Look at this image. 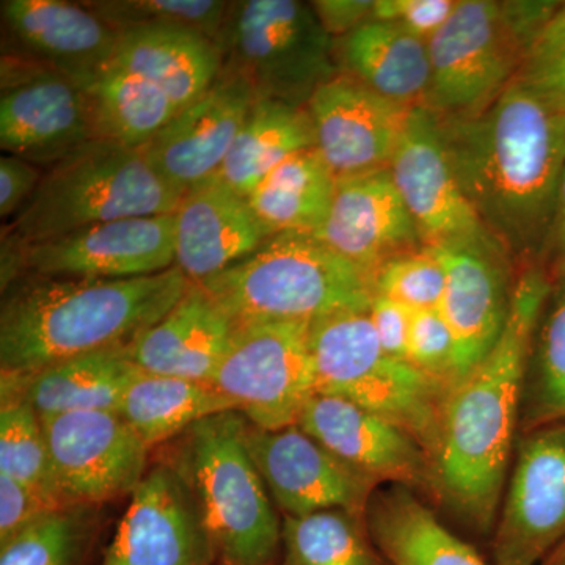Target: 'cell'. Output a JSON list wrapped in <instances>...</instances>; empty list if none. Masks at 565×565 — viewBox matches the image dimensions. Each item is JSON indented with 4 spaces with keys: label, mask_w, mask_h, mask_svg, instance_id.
<instances>
[{
    "label": "cell",
    "mask_w": 565,
    "mask_h": 565,
    "mask_svg": "<svg viewBox=\"0 0 565 565\" xmlns=\"http://www.w3.org/2000/svg\"><path fill=\"white\" fill-rule=\"evenodd\" d=\"M555 270L519 266L511 313L492 352L457 382L433 455L434 500L468 530L492 535L520 430L523 384Z\"/></svg>",
    "instance_id": "6da1fadb"
},
{
    "label": "cell",
    "mask_w": 565,
    "mask_h": 565,
    "mask_svg": "<svg viewBox=\"0 0 565 565\" xmlns=\"http://www.w3.org/2000/svg\"><path fill=\"white\" fill-rule=\"evenodd\" d=\"M438 120L487 233L516 266L546 262L565 169V111L512 82L482 114Z\"/></svg>",
    "instance_id": "7a4b0ae2"
},
{
    "label": "cell",
    "mask_w": 565,
    "mask_h": 565,
    "mask_svg": "<svg viewBox=\"0 0 565 565\" xmlns=\"http://www.w3.org/2000/svg\"><path fill=\"white\" fill-rule=\"evenodd\" d=\"M191 285L177 266L126 280L24 275L2 292L0 377H28L74 356L131 345Z\"/></svg>",
    "instance_id": "3957f363"
},
{
    "label": "cell",
    "mask_w": 565,
    "mask_h": 565,
    "mask_svg": "<svg viewBox=\"0 0 565 565\" xmlns=\"http://www.w3.org/2000/svg\"><path fill=\"white\" fill-rule=\"evenodd\" d=\"M247 427L237 411L211 416L161 446L159 460L191 492L217 565H278L282 519L248 451Z\"/></svg>",
    "instance_id": "277c9868"
},
{
    "label": "cell",
    "mask_w": 565,
    "mask_h": 565,
    "mask_svg": "<svg viewBox=\"0 0 565 565\" xmlns=\"http://www.w3.org/2000/svg\"><path fill=\"white\" fill-rule=\"evenodd\" d=\"M234 322L315 321L370 310L374 278L315 234L281 233L200 282Z\"/></svg>",
    "instance_id": "5b68a950"
},
{
    "label": "cell",
    "mask_w": 565,
    "mask_h": 565,
    "mask_svg": "<svg viewBox=\"0 0 565 565\" xmlns=\"http://www.w3.org/2000/svg\"><path fill=\"white\" fill-rule=\"evenodd\" d=\"M184 193L152 169L143 148L95 139L44 170L32 199L3 232L24 245L96 223L177 212Z\"/></svg>",
    "instance_id": "8992f818"
},
{
    "label": "cell",
    "mask_w": 565,
    "mask_h": 565,
    "mask_svg": "<svg viewBox=\"0 0 565 565\" xmlns=\"http://www.w3.org/2000/svg\"><path fill=\"white\" fill-rule=\"evenodd\" d=\"M316 393L344 397L399 424L430 459L449 390L382 348L370 310L338 311L311 321Z\"/></svg>",
    "instance_id": "52a82bcc"
},
{
    "label": "cell",
    "mask_w": 565,
    "mask_h": 565,
    "mask_svg": "<svg viewBox=\"0 0 565 565\" xmlns=\"http://www.w3.org/2000/svg\"><path fill=\"white\" fill-rule=\"evenodd\" d=\"M217 44L223 70L243 76L258 99L307 107L341 73L334 40L299 0L232 2Z\"/></svg>",
    "instance_id": "ba28073f"
},
{
    "label": "cell",
    "mask_w": 565,
    "mask_h": 565,
    "mask_svg": "<svg viewBox=\"0 0 565 565\" xmlns=\"http://www.w3.org/2000/svg\"><path fill=\"white\" fill-rule=\"evenodd\" d=\"M427 50L430 81L423 107L444 120L489 109L515 81L526 54L494 0H457Z\"/></svg>",
    "instance_id": "9c48e42d"
},
{
    "label": "cell",
    "mask_w": 565,
    "mask_h": 565,
    "mask_svg": "<svg viewBox=\"0 0 565 565\" xmlns=\"http://www.w3.org/2000/svg\"><path fill=\"white\" fill-rule=\"evenodd\" d=\"M311 322H236L210 384L253 426L278 430L297 424L316 393Z\"/></svg>",
    "instance_id": "30bf717a"
},
{
    "label": "cell",
    "mask_w": 565,
    "mask_h": 565,
    "mask_svg": "<svg viewBox=\"0 0 565 565\" xmlns=\"http://www.w3.org/2000/svg\"><path fill=\"white\" fill-rule=\"evenodd\" d=\"M98 139L90 93L25 54L3 55L0 148L50 169Z\"/></svg>",
    "instance_id": "8fae6325"
},
{
    "label": "cell",
    "mask_w": 565,
    "mask_h": 565,
    "mask_svg": "<svg viewBox=\"0 0 565 565\" xmlns=\"http://www.w3.org/2000/svg\"><path fill=\"white\" fill-rule=\"evenodd\" d=\"M565 539V422L519 434L492 534L493 565H539Z\"/></svg>",
    "instance_id": "7c38bea8"
},
{
    "label": "cell",
    "mask_w": 565,
    "mask_h": 565,
    "mask_svg": "<svg viewBox=\"0 0 565 565\" xmlns=\"http://www.w3.org/2000/svg\"><path fill=\"white\" fill-rule=\"evenodd\" d=\"M41 423L66 504L106 508L131 497L150 470L152 449L117 412H70Z\"/></svg>",
    "instance_id": "4fadbf2b"
},
{
    "label": "cell",
    "mask_w": 565,
    "mask_h": 565,
    "mask_svg": "<svg viewBox=\"0 0 565 565\" xmlns=\"http://www.w3.org/2000/svg\"><path fill=\"white\" fill-rule=\"evenodd\" d=\"M24 273L76 280H126L172 269L177 214L96 223L44 243L24 245Z\"/></svg>",
    "instance_id": "5bb4252c"
},
{
    "label": "cell",
    "mask_w": 565,
    "mask_h": 565,
    "mask_svg": "<svg viewBox=\"0 0 565 565\" xmlns=\"http://www.w3.org/2000/svg\"><path fill=\"white\" fill-rule=\"evenodd\" d=\"M245 440L281 516H302L329 509L364 514L381 487L338 459L297 424L264 430L248 423Z\"/></svg>",
    "instance_id": "9a60e30c"
},
{
    "label": "cell",
    "mask_w": 565,
    "mask_h": 565,
    "mask_svg": "<svg viewBox=\"0 0 565 565\" xmlns=\"http://www.w3.org/2000/svg\"><path fill=\"white\" fill-rule=\"evenodd\" d=\"M433 250L446 273L444 300L438 310L455 337L456 385L500 340L511 313L519 267L512 270L511 256L492 236Z\"/></svg>",
    "instance_id": "2e32d148"
},
{
    "label": "cell",
    "mask_w": 565,
    "mask_h": 565,
    "mask_svg": "<svg viewBox=\"0 0 565 565\" xmlns=\"http://www.w3.org/2000/svg\"><path fill=\"white\" fill-rule=\"evenodd\" d=\"M98 565H217L191 492L156 460L131 494Z\"/></svg>",
    "instance_id": "e0dca14e"
},
{
    "label": "cell",
    "mask_w": 565,
    "mask_h": 565,
    "mask_svg": "<svg viewBox=\"0 0 565 565\" xmlns=\"http://www.w3.org/2000/svg\"><path fill=\"white\" fill-rule=\"evenodd\" d=\"M388 170L424 247L490 236L457 180L434 111L412 110Z\"/></svg>",
    "instance_id": "ac0fdd59"
},
{
    "label": "cell",
    "mask_w": 565,
    "mask_h": 565,
    "mask_svg": "<svg viewBox=\"0 0 565 565\" xmlns=\"http://www.w3.org/2000/svg\"><path fill=\"white\" fill-rule=\"evenodd\" d=\"M297 426L377 484L404 486L434 498L433 459L399 424L344 397L315 393Z\"/></svg>",
    "instance_id": "d6986e66"
},
{
    "label": "cell",
    "mask_w": 565,
    "mask_h": 565,
    "mask_svg": "<svg viewBox=\"0 0 565 565\" xmlns=\"http://www.w3.org/2000/svg\"><path fill=\"white\" fill-rule=\"evenodd\" d=\"M307 109L316 148L338 181L388 170L415 107L340 73L313 93Z\"/></svg>",
    "instance_id": "ffe728a7"
},
{
    "label": "cell",
    "mask_w": 565,
    "mask_h": 565,
    "mask_svg": "<svg viewBox=\"0 0 565 565\" xmlns=\"http://www.w3.org/2000/svg\"><path fill=\"white\" fill-rule=\"evenodd\" d=\"M252 85L222 70L218 79L143 147L152 169L182 193L218 173L256 102Z\"/></svg>",
    "instance_id": "44dd1931"
},
{
    "label": "cell",
    "mask_w": 565,
    "mask_h": 565,
    "mask_svg": "<svg viewBox=\"0 0 565 565\" xmlns=\"http://www.w3.org/2000/svg\"><path fill=\"white\" fill-rule=\"evenodd\" d=\"M315 236L373 278L386 263L424 247L390 170L338 180Z\"/></svg>",
    "instance_id": "7402d4cb"
},
{
    "label": "cell",
    "mask_w": 565,
    "mask_h": 565,
    "mask_svg": "<svg viewBox=\"0 0 565 565\" xmlns=\"http://www.w3.org/2000/svg\"><path fill=\"white\" fill-rule=\"evenodd\" d=\"M2 20L25 55L87 92L114 65L120 33L84 2L3 0Z\"/></svg>",
    "instance_id": "603a6c76"
},
{
    "label": "cell",
    "mask_w": 565,
    "mask_h": 565,
    "mask_svg": "<svg viewBox=\"0 0 565 565\" xmlns=\"http://www.w3.org/2000/svg\"><path fill=\"white\" fill-rule=\"evenodd\" d=\"M174 214V266L192 282L207 280L243 262L270 237L247 196L215 178L185 192Z\"/></svg>",
    "instance_id": "cb8c5ba5"
},
{
    "label": "cell",
    "mask_w": 565,
    "mask_h": 565,
    "mask_svg": "<svg viewBox=\"0 0 565 565\" xmlns=\"http://www.w3.org/2000/svg\"><path fill=\"white\" fill-rule=\"evenodd\" d=\"M236 322L200 282L161 321L140 333L129 355L141 373L207 382L225 355Z\"/></svg>",
    "instance_id": "d4e9b609"
},
{
    "label": "cell",
    "mask_w": 565,
    "mask_h": 565,
    "mask_svg": "<svg viewBox=\"0 0 565 565\" xmlns=\"http://www.w3.org/2000/svg\"><path fill=\"white\" fill-rule=\"evenodd\" d=\"M114 65L161 88L180 109L218 79L223 55L217 41L182 25H143L120 33Z\"/></svg>",
    "instance_id": "484cf974"
},
{
    "label": "cell",
    "mask_w": 565,
    "mask_h": 565,
    "mask_svg": "<svg viewBox=\"0 0 565 565\" xmlns=\"http://www.w3.org/2000/svg\"><path fill=\"white\" fill-rule=\"evenodd\" d=\"M140 374L126 348L106 349L52 364L22 379H2V397H18L40 418L70 412H118Z\"/></svg>",
    "instance_id": "4316f807"
},
{
    "label": "cell",
    "mask_w": 565,
    "mask_h": 565,
    "mask_svg": "<svg viewBox=\"0 0 565 565\" xmlns=\"http://www.w3.org/2000/svg\"><path fill=\"white\" fill-rule=\"evenodd\" d=\"M364 519L388 565H493L452 533L408 487H379Z\"/></svg>",
    "instance_id": "83f0119b"
},
{
    "label": "cell",
    "mask_w": 565,
    "mask_h": 565,
    "mask_svg": "<svg viewBox=\"0 0 565 565\" xmlns=\"http://www.w3.org/2000/svg\"><path fill=\"white\" fill-rule=\"evenodd\" d=\"M334 51L341 73L394 103L423 106L430 81L426 41L393 22L371 20L334 40Z\"/></svg>",
    "instance_id": "f1b7e54d"
},
{
    "label": "cell",
    "mask_w": 565,
    "mask_h": 565,
    "mask_svg": "<svg viewBox=\"0 0 565 565\" xmlns=\"http://www.w3.org/2000/svg\"><path fill=\"white\" fill-rule=\"evenodd\" d=\"M311 147L316 139L307 107L256 99L214 178L248 196L275 167Z\"/></svg>",
    "instance_id": "f546056e"
},
{
    "label": "cell",
    "mask_w": 565,
    "mask_h": 565,
    "mask_svg": "<svg viewBox=\"0 0 565 565\" xmlns=\"http://www.w3.org/2000/svg\"><path fill=\"white\" fill-rule=\"evenodd\" d=\"M337 178L318 148L289 156L247 196L253 212L273 237L281 233L316 234L332 206Z\"/></svg>",
    "instance_id": "4dcf8cb0"
},
{
    "label": "cell",
    "mask_w": 565,
    "mask_h": 565,
    "mask_svg": "<svg viewBox=\"0 0 565 565\" xmlns=\"http://www.w3.org/2000/svg\"><path fill=\"white\" fill-rule=\"evenodd\" d=\"M236 411L207 382L141 373L129 384L117 414L152 451L180 437L193 424Z\"/></svg>",
    "instance_id": "1f68e13d"
},
{
    "label": "cell",
    "mask_w": 565,
    "mask_h": 565,
    "mask_svg": "<svg viewBox=\"0 0 565 565\" xmlns=\"http://www.w3.org/2000/svg\"><path fill=\"white\" fill-rule=\"evenodd\" d=\"M98 139L143 148L173 120L180 107L161 88L111 65L88 90Z\"/></svg>",
    "instance_id": "d6a6232c"
},
{
    "label": "cell",
    "mask_w": 565,
    "mask_h": 565,
    "mask_svg": "<svg viewBox=\"0 0 565 565\" xmlns=\"http://www.w3.org/2000/svg\"><path fill=\"white\" fill-rule=\"evenodd\" d=\"M553 269L552 291L527 359L519 434L565 422V273Z\"/></svg>",
    "instance_id": "836d02e7"
},
{
    "label": "cell",
    "mask_w": 565,
    "mask_h": 565,
    "mask_svg": "<svg viewBox=\"0 0 565 565\" xmlns=\"http://www.w3.org/2000/svg\"><path fill=\"white\" fill-rule=\"evenodd\" d=\"M281 519L278 565H388L371 537L364 514L329 509Z\"/></svg>",
    "instance_id": "e575fe53"
},
{
    "label": "cell",
    "mask_w": 565,
    "mask_h": 565,
    "mask_svg": "<svg viewBox=\"0 0 565 565\" xmlns=\"http://www.w3.org/2000/svg\"><path fill=\"white\" fill-rule=\"evenodd\" d=\"M103 531V505H58L0 546V565H93Z\"/></svg>",
    "instance_id": "d590c367"
},
{
    "label": "cell",
    "mask_w": 565,
    "mask_h": 565,
    "mask_svg": "<svg viewBox=\"0 0 565 565\" xmlns=\"http://www.w3.org/2000/svg\"><path fill=\"white\" fill-rule=\"evenodd\" d=\"M0 475L17 479L51 503L66 504L55 482L43 423L18 397H2L0 405Z\"/></svg>",
    "instance_id": "8d00e7d4"
},
{
    "label": "cell",
    "mask_w": 565,
    "mask_h": 565,
    "mask_svg": "<svg viewBox=\"0 0 565 565\" xmlns=\"http://www.w3.org/2000/svg\"><path fill=\"white\" fill-rule=\"evenodd\" d=\"M118 33L143 25H182L217 41L232 2L218 0H96L84 2Z\"/></svg>",
    "instance_id": "74e56055"
},
{
    "label": "cell",
    "mask_w": 565,
    "mask_h": 565,
    "mask_svg": "<svg viewBox=\"0 0 565 565\" xmlns=\"http://www.w3.org/2000/svg\"><path fill=\"white\" fill-rule=\"evenodd\" d=\"M446 273L429 247L397 256L374 275V291L414 311L438 310L444 300Z\"/></svg>",
    "instance_id": "f35d334b"
},
{
    "label": "cell",
    "mask_w": 565,
    "mask_h": 565,
    "mask_svg": "<svg viewBox=\"0 0 565 565\" xmlns=\"http://www.w3.org/2000/svg\"><path fill=\"white\" fill-rule=\"evenodd\" d=\"M514 82L565 111V2L535 36Z\"/></svg>",
    "instance_id": "ab89813d"
},
{
    "label": "cell",
    "mask_w": 565,
    "mask_h": 565,
    "mask_svg": "<svg viewBox=\"0 0 565 565\" xmlns=\"http://www.w3.org/2000/svg\"><path fill=\"white\" fill-rule=\"evenodd\" d=\"M456 343L440 310L415 311L408 362L446 388L455 385Z\"/></svg>",
    "instance_id": "60d3db41"
},
{
    "label": "cell",
    "mask_w": 565,
    "mask_h": 565,
    "mask_svg": "<svg viewBox=\"0 0 565 565\" xmlns=\"http://www.w3.org/2000/svg\"><path fill=\"white\" fill-rule=\"evenodd\" d=\"M456 6L457 0H375L373 20L393 22L427 43Z\"/></svg>",
    "instance_id": "b9f144b4"
},
{
    "label": "cell",
    "mask_w": 565,
    "mask_h": 565,
    "mask_svg": "<svg viewBox=\"0 0 565 565\" xmlns=\"http://www.w3.org/2000/svg\"><path fill=\"white\" fill-rule=\"evenodd\" d=\"M55 508L58 504L51 503L35 490L10 476L0 475V546Z\"/></svg>",
    "instance_id": "7bdbcfd3"
},
{
    "label": "cell",
    "mask_w": 565,
    "mask_h": 565,
    "mask_svg": "<svg viewBox=\"0 0 565 565\" xmlns=\"http://www.w3.org/2000/svg\"><path fill=\"white\" fill-rule=\"evenodd\" d=\"M44 169L18 156L0 159V217H14L32 199L43 180Z\"/></svg>",
    "instance_id": "ee69618b"
},
{
    "label": "cell",
    "mask_w": 565,
    "mask_h": 565,
    "mask_svg": "<svg viewBox=\"0 0 565 565\" xmlns=\"http://www.w3.org/2000/svg\"><path fill=\"white\" fill-rule=\"evenodd\" d=\"M414 310L388 297L375 294L370 307L371 321L379 341L386 353L408 362V343H411Z\"/></svg>",
    "instance_id": "f6af8a7d"
},
{
    "label": "cell",
    "mask_w": 565,
    "mask_h": 565,
    "mask_svg": "<svg viewBox=\"0 0 565 565\" xmlns=\"http://www.w3.org/2000/svg\"><path fill=\"white\" fill-rule=\"evenodd\" d=\"M374 2L371 0H316L310 3L326 32L333 40H340L359 29L364 22L373 20Z\"/></svg>",
    "instance_id": "bcb514c9"
},
{
    "label": "cell",
    "mask_w": 565,
    "mask_h": 565,
    "mask_svg": "<svg viewBox=\"0 0 565 565\" xmlns=\"http://www.w3.org/2000/svg\"><path fill=\"white\" fill-rule=\"evenodd\" d=\"M556 245V269L565 273V169L557 191L555 226H553V244Z\"/></svg>",
    "instance_id": "7dc6e473"
},
{
    "label": "cell",
    "mask_w": 565,
    "mask_h": 565,
    "mask_svg": "<svg viewBox=\"0 0 565 565\" xmlns=\"http://www.w3.org/2000/svg\"><path fill=\"white\" fill-rule=\"evenodd\" d=\"M539 565H565V539L544 557Z\"/></svg>",
    "instance_id": "c3c4849f"
}]
</instances>
